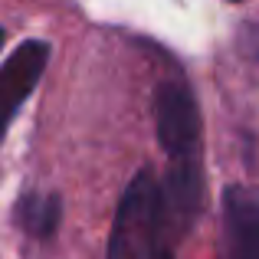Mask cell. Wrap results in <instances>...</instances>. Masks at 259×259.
<instances>
[{
	"label": "cell",
	"mask_w": 259,
	"mask_h": 259,
	"mask_svg": "<svg viewBox=\"0 0 259 259\" xmlns=\"http://www.w3.org/2000/svg\"><path fill=\"white\" fill-rule=\"evenodd\" d=\"M4 36H7V33H4V26H0V46H4Z\"/></svg>",
	"instance_id": "6"
},
{
	"label": "cell",
	"mask_w": 259,
	"mask_h": 259,
	"mask_svg": "<svg viewBox=\"0 0 259 259\" xmlns=\"http://www.w3.org/2000/svg\"><path fill=\"white\" fill-rule=\"evenodd\" d=\"M230 4H246V0H230Z\"/></svg>",
	"instance_id": "7"
},
{
	"label": "cell",
	"mask_w": 259,
	"mask_h": 259,
	"mask_svg": "<svg viewBox=\"0 0 259 259\" xmlns=\"http://www.w3.org/2000/svg\"><path fill=\"white\" fill-rule=\"evenodd\" d=\"M164 187L151 167H141L115 207L105 259H171Z\"/></svg>",
	"instance_id": "2"
},
{
	"label": "cell",
	"mask_w": 259,
	"mask_h": 259,
	"mask_svg": "<svg viewBox=\"0 0 259 259\" xmlns=\"http://www.w3.org/2000/svg\"><path fill=\"white\" fill-rule=\"evenodd\" d=\"M217 259H259V184L223 190V233Z\"/></svg>",
	"instance_id": "4"
},
{
	"label": "cell",
	"mask_w": 259,
	"mask_h": 259,
	"mask_svg": "<svg viewBox=\"0 0 259 259\" xmlns=\"http://www.w3.org/2000/svg\"><path fill=\"white\" fill-rule=\"evenodd\" d=\"M154 121L164 148V213L167 243L177 253L203 207V121L197 95L184 79H164L154 89Z\"/></svg>",
	"instance_id": "1"
},
{
	"label": "cell",
	"mask_w": 259,
	"mask_h": 259,
	"mask_svg": "<svg viewBox=\"0 0 259 259\" xmlns=\"http://www.w3.org/2000/svg\"><path fill=\"white\" fill-rule=\"evenodd\" d=\"M53 56V46L46 39H23L0 66V141H4L10 121L23 108V102L33 95L46 72V63Z\"/></svg>",
	"instance_id": "3"
},
{
	"label": "cell",
	"mask_w": 259,
	"mask_h": 259,
	"mask_svg": "<svg viewBox=\"0 0 259 259\" xmlns=\"http://www.w3.org/2000/svg\"><path fill=\"white\" fill-rule=\"evenodd\" d=\"M63 220V203L56 194H23L17 203V223L36 240H50Z\"/></svg>",
	"instance_id": "5"
}]
</instances>
